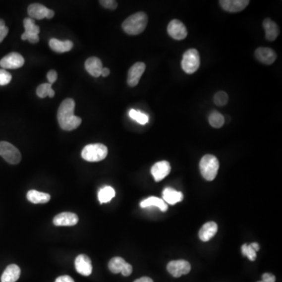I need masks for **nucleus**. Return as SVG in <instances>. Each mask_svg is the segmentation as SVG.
<instances>
[{
	"mask_svg": "<svg viewBox=\"0 0 282 282\" xmlns=\"http://www.w3.org/2000/svg\"><path fill=\"white\" fill-rule=\"evenodd\" d=\"M75 108V101L71 98H67L60 104L57 111V120L62 129L74 130L82 123V118L74 114Z\"/></svg>",
	"mask_w": 282,
	"mask_h": 282,
	"instance_id": "f257e3e1",
	"label": "nucleus"
},
{
	"mask_svg": "<svg viewBox=\"0 0 282 282\" xmlns=\"http://www.w3.org/2000/svg\"><path fill=\"white\" fill-rule=\"evenodd\" d=\"M140 205L141 208L156 206L163 212H166L168 210V206L164 202V200L162 199V198H157V197H150V198H146L144 201L140 202Z\"/></svg>",
	"mask_w": 282,
	"mask_h": 282,
	"instance_id": "393cba45",
	"label": "nucleus"
},
{
	"mask_svg": "<svg viewBox=\"0 0 282 282\" xmlns=\"http://www.w3.org/2000/svg\"><path fill=\"white\" fill-rule=\"evenodd\" d=\"M85 68L92 76L98 78L101 75V71L103 69V64H102V62L99 58L92 56L86 60Z\"/></svg>",
	"mask_w": 282,
	"mask_h": 282,
	"instance_id": "f3484780",
	"label": "nucleus"
},
{
	"mask_svg": "<svg viewBox=\"0 0 282 282\" xmlns=\"http://www.w3.org/2000/svg\"><path fill=\"white\" fill-rule=\"evenodd\" d=\"M132 272H133V267L131 266V264L126 263L121 273V275H123V276L128 277L132 274Z\"/></svg>",
	"mask_w": 282,
	"mask_h": 282,
	"instance_id": "4c0bfd02",
	"label": "nucleus"
},
{
	"mask_svg": "<svg viewBox=\"0 0 282 282\" xmlns=\"http://www.w3.org/2000/svg\"><path fill=\"white\" fill-rule=\"evenodd\" d=\"M108 148L105 144H93L86 145L82 151V158L87 162L102 161L108 155Z\"/></svg>",
	"mask_w": 282,
	"mask_h": 282,
	"instance_id": "20e7f679",
	"label": "nucleus"
},
{
	"mask_svg": "<svg viewBox=\"0 0 282 282\" xmlns=\"http://www.w3.org/2000/svg\"><path fill=\"white\" fill-rule=\"evenodd\" d=\"M275 280H276V279H275V275L269 273H265L262 277V281L257 282H275Z\"/></svg>",
	"mask_w": 282,
	"mask_h": 282,
	"instance_id": "e433bc0d",
	"label": "nucleus"
},
{
	"mask_svg": "<svg viewBox=\"0 0 282 282\" xmlns=\"http://www.w3.org/2000/svg\"><path fill=\"white\" fill-rule=\"evenodd\" d=\"M99 2L101 6L106 9H112V10H114L118 7V2L114 0H101Z\"/></svg>",
	"mask_w": 282,
	"mask_h": 282,
	"instance_id": "72a5a7b5",
	"label": "nucleus"
},
{
	"mask_svg": "<svg viewBox=\"0 0 282 282\" xmlns=\"http://www.w3.org/2000/svg\"><path fill=\"white\" fill-rule=\"evenodd\" d=\"M148 22V15L144 12H138L125 19L121 27L124 32L128 35L137 36L145 30Z\"/></svg>",
	"mask_w": 282,
	"mask_h": 282,
	"instance_id": "f03ea898",
	"label": "nucleus"
},
{
	"mask_svg": "<svg viewBox=\"0 0 282 282\" xmlns=\"http://www.w3.org/2000/svg\"><path fill=\"white\" fill-rule=\"evenodd\" d=\"M24 32L21 36V40H28L31 43H37L40 41L39 34L40 32V27L36 25L33 19L28 17L24 20Z\"/></svg>",
	"mask_w": 282,
	"mask_h": 282,
	"instance_id": "0eeeda50",
	"label": "nucleus"
},
{
	"mask_svg": "<svg viewBox=\"0 0 282 282\" xmlns=\"http://www.w3.org/2000/svg\"><path fill=\"white\" fill-rule=\"evenodd\" d=\"M126 262L121 257H114L109 262V268L113 274L121 273L124 267H125Z\"/></svg>",
	"mask_w": 282,
	"mask_h": 282,
	"instance_id": "bb28decb",
	"label": "nucleus"
},
{
	"mask_svg": "<svg viewBox=\"0 0 282 282\" xmlns=\"http://www.w3.org/2000/svg\"><path fill=\"white\" fill-rule=\"evenodd\" d=\"M145 69L146 64L143 62H137L136 64H133L128 71V85L131 87L137 86Z\"/></svg>",
	"mask_w": 282,
	"mask_h": 282,
	"instance_id": "9b49d317",
	"label": "nucleus"
},
{
	"mask_svg": "<svg viewBox=\"0 0 282 282\" xmlns=\"http://www.w3.org/2000/svg\"><path fill=\"white\" fill-rule=\"evenodd\" d=\"M255 56L262 64L270 65L276 60L277 54L273 49L269 47H259L255 51Z\"/></svg>",
	"mask_w": 282,
	"mask_h": 282,
	"instance_id": "f8f14e48",
	"label": "nucleus"
},
{
	"mask_svg": "<svg viewBox=\"0 0 282 282\" xmlns=\"http://www.w3.org/2000/svg\"><path fill=\"white\" fill-rule=\"evenodd\" d=\"M221 7L230 13L241 12L249 6V0H221L219 1Z\"/></svg>",
	"mask_w": 282,
	"mask_h": 282,
	"instance_id": "ddd939ff",
	"label": "nucleus"
},
{
	"mask_svg": "<svg viewBox=\"0 0 282 282\" xmlns=\"http://www.w3.org/2000/svg\"><path fill=\"white\" fill-rule=\"evenodd\" d=\"M55 16V12L53 11L52 9H49L48 13H47V19H51Z\"/></svg>",
	"mask_w": 282,
	"mask_h": 282,
	"instance_id": "37998d69",
	"label": "nucleus"
},
{
	"mask_svg": "<svg viewBox=\"0 0 282 282\" xmlns=\"http://www.w3.org/2000/svg\"><path fill=\"white\" fill-rule=\"evenodd\" d=\"M49 45L51 47L52 51L59 54L62 53L68 52L71 51L73 47V43L70 40H66V41H60L56 39H51L49 43Z\"/></svg>",
	"mask_w": 282,
	"mask_h": 282,
	"instance_id": "4be33fe9",
	"label": "nucleus"
},
{
	"mask_svg": "<svg viewBox=\"0 0 282 282\" xmlns=\"http://www.w3.org/2000/svg\"><path fill=\"white\" fill-rule=\"evenodd\" d=\"M171 171V167L169 162L161 161L155 163L152 168V174L155 181L159 182L167 177Z\"/></svg>",
	"mask_w": 282,
	"mask_h": 282,
	"instance_id": "dca6fc26",
	"label": "nucleus"
},
{
	"mask_svg": "<svg viewBox=\"0 0 282 282\" xmlns=\"http://www.w3.org/2000/svg\"><path fill=\"white\" fill-rule=\"evenodd\" d=\"M134 282H154L152 279H150L148 277H143L140 279H137Z\"/></svg>",
	"mask_w": 282,
	"mask_h": 282,
	"instance_id": "ea45409f",
	"label": "nucleus"
},
{
	"mask_svg": "<svg viewBox=\"0 0 282 282\" xmlns=\"http://www.w3.org/2000/svg\"><path fill=\"white\" fill-rule=\"evenodd\" d=\"M181 66L183 71L189 75L198 71L200 66V56L196 49H190L183 54Z\"/></svg>",
	"mask_w": 282,
	"mask_h": 282,
	"instance_id": "39448f33",
	"label": "nucleus"
},
{
	"mask_svg": "<svg viewBox=\"0 0 282 282\" xmlns=\"http://www.w3.org/2000/svg\"><path fill=\"white\" fill-rule=\"evenodd\" d=\"M51 195L47 193L31 190L27 193V199L33 204H46L51 200Z\"/></svg>",
	"mask_w": 282,
	"mask_h": 282,
	"instance_id": "b1692460",
	"label": "nucleus"
},
{
	"mask_svg": "<svg viewBox=\"0 0 282 282\" xmlns=\"http://www.w3.org/2000/svg\"><path fill=\"white\" fill-rule=\"evenodd\" d=\"M8 32H9V28L6 26L3 20L0 19V43L3 41L4 39L7 36Z\"/></svg>",
	"mask_w": 282,
	"mask_h": 282,
	"instance_id": "f704fd0d",
	"label": "nucleus"
},
{
	"mask_svg": "<svg viewBox=\"0 0 282 282\" xmlns=\"http://www.w3.org/2000/svg\"><path fill=\"white\" fill-rule=\"evenodd\" d=\"M250 245L254 249L256 252H258V251L260 250V245H259L258 243L253 242L250 244Z\"/></svg>",
	"mask_w": 282,
	"mask_h": 282,
	"instance_id": "79ce46f5",
	"label": "nucleus"
},
{
	"mask_svg": "<svg viewBox=\"0 0 282 282\" xmlns=\"http://www.w3.org/2000/svg\"><path fill=\"white\" fill-rule=\"evenodd\" d=\"M167 32L173 40H183L187 36V30L185 25L179 20H172L169 24Z\"/></svg>",
	"mask_w": 282,
	"mask_h": 282,
	"instance_id": "1a4fd4ad",
	"label": "nucleus"
},
{
	"mask_svg": "<svg viewBox=\"0 0 282 282\" xmlns=\"http://www.w3.org/2000/svg\"><path fill=\"white\" fill-rule=\"evenodd\" d=\"M24 64V57L18 53H10L0 60V66L3 69H17Z\"/></svg>",
	"mask_w": 282,
	"mask_h": 282,
	"instance_id": "9d476101",
	"label": "nucleus"
},
{
	"mask_svg": "<svg viewBox=\"0 0 282 282\" xmlns=\"http://www.w3.org/2000/svg\"><path fill=\"white\" fill-rule=\"evenodd\" d=\"M48 11V8L40 3L31 4L28 8V15L30 16V18L33 20L34 19L42 20V19L46 18Z\"/></svg>",
	"mask_w": 282,
	"mask_h": 282,
	"instance_id": "412c9836",
	"label": "nucleus"
},
{
	"mask_svg": "<svg viewBox=\"0 0 282 282\" xmlns=\"http://www.w3.org/2000/svg\"><path fill=\"white\" fill-rule=\"evenodd\" d=\"M214 103L219 107L225 106L228 103L229 97L225 91H219L214 95L213 97Z\"/></svg>",
	"mask_w": 282,
	"mask_h": 282,
	"instance_id": "7c9ffc66",
	"label": "nucleus"
},
{
	"mask_svg": "<svg viewBox=\"0 0 282 282\" xmlns=\"http://www.w3.org/2000/svg\"><path fill=\"white\" fill-rule=\"evenodd\" d=\"M0 156L12 165L18 164L21 160V152L13 144L6 141L0 142Z\"/></svg>",
	"mask_w": 282,
	"mask_h": 282,
	"instance_id": "423d86ee",
	"label": "nucleus"
},
{
	"mask_svg": "<svg viewBox=\"0 0 282 282\" xmlns=\"http://www.w3.org/2000/svg\"><path fill=\"white\" fill-rule=\"evenodd\" d=\"M55 282H75L71 277L68 275H63V276L59 277L56 279Z\"/></svg>",
	"mask_w": 282,
	"mask_h": 282,
	"instance_id": "58836bf2",
	"label": "nucleus"
},
{
	"mask_svg": "<svg viewBox=\"0 0 282 282\" xmlns=\"http://www.w3.org/2000/svg\"><path fill=\"white\" fill-rule=\"evenodd\" d=\"M110 75V70L108 67H103L102 71H101V75L103 77L109 76Z\"/></svg>",
	"mask_w": 282,
	"mask_h": 282,
	"instance_id": "a19ab883",
	"label": "nucleus"
},
{
	"mask_svg": "<svg viewBox=\"0 0 282 282\" xmlns=\"http://www.w3.org/2000/svg\"><path fill=\"white\" fill-rule=\"evenodd\" d=\"M53 222L55 226H75L79 222V217L75 213L64 212L56 215Z\"/></svg>",
	"mask_w": 282,
	"mask_h": 282,
	"instance_id": "4468645a",
	"label": "nucleus"
},
{
	"mask_svg": "<svg viewBox=\"0 0 282 282\" xmlns=\"http://www.w3.org/2000/svg\"><path fill=\"white\" fill-rule=\"evenodd\" d=\"M114 196L115 191L114 188L110 186H105L103 188H101L98 193V199L101 204L111 202Z\"/></svg>",
	"mask_w": 282,
	"mask_h": 282,
	"instance_id": "a878e982",
	"label": "nucleus"
},
{
	"mask_svg": "<svg viewBox=\"0 0 282 282\" xmlns=\"http://www.w3.org/2000/svg\"><path fill=\"white\" fill-rule=\"evenodd\" d=\"M129 115L132 119L137 121L139 124H141V125H146L149 121L148 115L138 111L134 110V109H131L129 111Z\"/></svg>",
	"mask_w": 282,
	"mask_h": 282,
	"instance_id": "c756f323",
	"label": "nucleus"
},
{
	"mask_svg": "<svg viewBox=\"0 0 282 282\" xmlns=\"http://www.w3.org/2000/svg\"><path fill=\"white\" fill-rule=\"evenodd\" d=\"M75 270L83 276H90L93 271L91 260L86 255L81 254L77 256L75 261Z\"/></svg>",
	"mask_w": 282,
	"mask_h": 282,
	"instance_id": "2eb2a0df",
	"label": "nucleus"
},
{
	"mask_svg": "<svg viewBox=\"0 0 282 282\" xmlns=\"http://www.w3.org/2000/svg\"><path fill=\"white\" fill-rule=\"evenodd\" d=\"M163 200L170 205H175L183 200V195L180 191H176L174 189L167 187L163 193Z\"/></svg>",
	"mask_w": 282,
	"mask_h": 282,
	"instance_id": "5701e85b",
	"label": "nucleus"
},
{
	"mask_svg": "<svg viewBox=\"0 0 282 282\" xmlns=\"http://www.w3.org/2000/svg\"><path fill=\"white\" fill-rule=\"evenodd\" d=\"M36 94L40 98H45L47 97H50L51 98L55 97V92L52 89V85L50 83H43L38 86L36 90Z\"/></svg>",
	"mask_w": 282,
	"mask_h": 282,
	"instance_id": "cd10ccee",
	"label": "nucleus"
},
{
	"mask_svg": "<svg viewBox=\"0 0 282 282\" xmlns=\"http://www.w3.org/2000/svg\"><path fill=\"white\" fill-rule=\"evenodd\" d=\"M243 256H246L251 261H254L256 259V252L250 245L245 244L241 247Z\"/></svg>",
	"mask_w": 282,
	"mask_h": 282,
	"instance_id": "2f4dec72",
	"label": "nucleus"
},
{
	"mask_svg": "<svg viewBox=\"0 0 282 282\" xmlns=\"http://www.w3.org/2000/svg\"><path fill=\"white\" fill-rule=\"evenodd\" d=\"M191 264L186 260H172L167 265L169 273L175 278H179L182 275H187L191 271Z\"/></svg>",
	"mask_w": 282,
	"mask_h": 282,
	"instance_id": "6e6552de",
	"label": "nucleus"
},
{
	"mask_svg": "<svg viewBox=\"0 0 282 282\" xmlns=\"http://www.w3.org/2000/svg\"><path fill=\"white\" fill-rule=\"evenodd\" d=\"M263 26H264V31H265V38L268 41H275L279 33V27L276 22L272 21L271 19L266 18L264 19V22H263Z\"/></svg>",
	"mask_w": 282,
	"mask_h": 282,
	"instance_id": "a211bd4d",
	"label": "nucleus"
},
{
	"mask_svg": "<svg viewBox=\"0 0 282 282\" xmlns=\"http://www.w3.org/2000/svg\"><path fill=\"white\" fill-rule=\"evenodd\" d=\"M217 230H218V226L215 222L206 223L200 229V231L198 234L199 238L204 242L209 241L215 236Z\"/></svg>",
	"mask_w": 282,
	"mask_h": 282,
	"instance_id": "6ab92c4d",
	"label": "nucleus"
},
{
	"mask_svg": "<svg viewBox=\"0 0 282 282\" xmlns=\"http://www.w3.org/2000/svg\"><path fill=\"white\" fill-rule=\"evenodd\" d=\"M209 122L213 128L219 129L225 125V117L217 111H213L209 116Z\"/></svg>",
	"mask_w": 282,
	"mask_h": 282,
	"instance_id": "c85d7f7f",
	"label": "nucleus"
},
{
	"mask_svg": "<svg viewBox=\"0 0 282 282\" xmlns=\"http://www.w3.org/2000/svg\"><path fill=\"white\" fill-rule=\"evenodd\" d=\"M220 163L218 159L213 155H206L201 159L199 163L201 174L204 179L212 181L217 176Z\"/></svg>",
	"mask_w": 282,
	"mask_h": 282,
	"instance_id": "7ed1b4c3",
	"label": "nucleus"
},
{
	"mask_svg": "<svg viewBox=\"0 0 282 282\" xmlns=\"http://www.w3.org/2000/svg\"><path fill=\"white\" fill-rule=\"evenodd\" d=\"M12 79V75L5 69H0V86L9 84Z\"/></svg>",
	"mask_w": 282,
	"mask_h": 282,
	"instance_id": "473e14b6",
	"label": "nucleus"
},
{
	"mask_svg": "<svg viewBox=\"0 0 282 282\" xmlns=\"http://www.w3.org/2000/svg\"><path fill=\"white\" fill-rule=\"evenodd\" d=\"M21 276V269L16 264H10L6 267L2 277L1 282H16Z\"/></svg>",
	"mask_w": 282,
	"mask_h": 282,
	"instance_id": "aec40b11",
	"label": "nucleus"
},
{
	"mask_svg": "<svg viewBox=\"0 0 282 282\" xmlns=\"http://www.w3.org/2000/svg\"><path fill=\"white\" fill-rule=\"evenodd\" d=\"M47 79H48L50 84H54L57 79V73L55 70H51L47 73Z\"/></svg>",
	"mask_w": 282,
	"mask_h": 282,
	"instance_id": "c9c22d12",
	"label": "nucleus"
}]
</instances>
